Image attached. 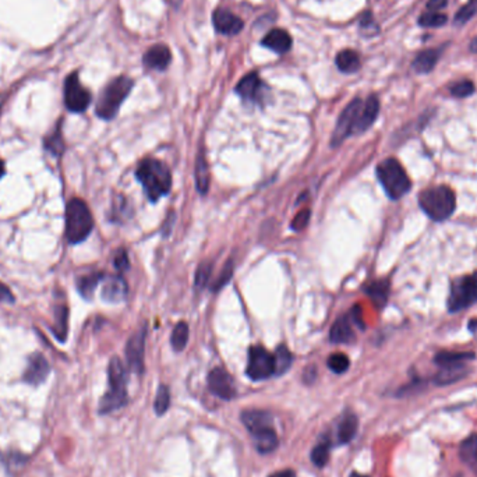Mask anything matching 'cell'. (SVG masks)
I'll return each mask as SVG.
<instances>
[{
  "label": "cell",
  "mask_w": 477,
  "mask_h": 477,
  "mask_svg": "<svg viewBox=\"0 0 477 477\" xmlns=\"http://www.w3.org/2000/svg\"><path fill=\"white\" fill-rule=\"evenodd\" d=\"M335 63H337L338 69L342 73H347V74L356 73L358 69H360V65H361L358 53L355 51H352V49H347V51L340 52L337 55Z\"/></svg>",
  "instance_id": "484cf974"
},
{
  "label": "cell",
  "mask_w": 477,
  "mask_h": 477,
  "mask_svg": "<svg viewBox=\"0 0 477 477\" xmlns=\"http://www.w3.org/2000/svg\"><path fill=\"white\" fill-rule=\"evenodd\" d=\"M330 458V443L328 440H321L311 451V462L317 468H324Z\"/></svg>",
  "instance_id": "d6a6232c"
},
{
  "label": "cell",
  "mask_w": 477,
  "mask_h": 477,
  "mask_svg": "<svg viewBox=\"0 0 477 477\" xmlns=\"http://www.w3.org/2000/svg\"><path fill=\"white\" fill-rule=\"evenodd\" d=\"M309 215H310V211L309 210H304V211H302L297 217H296V220H295V222H293V229H302V228H304L306 227V224H307V221H309Z\"/></svg>",
  "instance_id": "ee69618b"
},
{
  "label": "cell",
  "mask_w": 477,
  "mask_h": 477,
  "mask_svg": "<svg viewBox=\"0 0 477 477\" xmlns=\"http://www.w3.org/2000/svg\"><path fill=\"white\" fill-rule=\"evenodd\" d=\"M254 445L260 454H269L278 445V436L274 427H267L251 434Z\"/></svg>",
  "instance_id": "44dd1931"
},
{
  "label": "cell",
  "mask_w": 477,
  "mask_h": 477,
  "mask_svg": "<svg viewBox=\"0 0 477 477\" xmlns=\"http://www.w3.org/2000/svg\"><path fill=\"white\" fill-rule=\"evenodd\" d=\"M170 51L165 45H155L144 55V65L152 70H165L170 63Z\"/></svg>",
  "instance_id": "d6986e66"
},
{
  "label": "cell",
  "mask_w": 477,
  "mask_h": 477,
  "mask_svg": "<svg viewBox=\"0 0 477 477\" xmlns=\"http://www.w3.org/2000/svg\"><path fill=\"white\" fill-rule=\"evenodd\" d=\"M327 364H328L331 371H334L337 374H342V372H345L349 368L351 361H349L348 356L344 355V354H334V355H331L328 358Z\"/></svg>",
  "instance_id": "f35d334b"
},
{
  "label": "cell",
  "mask_w": 477,
  "mask_h": 477,
  "mask_svg": "<svg viewBox=\"0 0 477 477\" xmlns=\"http://www.w3.org/2000/svg\"><path fill=\"white\" fill-rule=\"evenodd\" d=\"M275 360V374L281 375L289 370L292 365V354L286 347H279L274 355Z\"/></svg>",
  "instance_id": "836d02e7"
},
{
  "label": "cell",
  "mask_w": 477,
  "mask_h": 477,
  "mask_svg": "<svg viewBox=\"0 0 477 477\" xmlns=\"http://www.w3.org/2000/svg\"><path fill=\"white\" fill-rule=\"evenodd\" d=\"M247 375L253 381H261L269 378L275 374V360L274 355L261 347H251L248 349L247 360Z\"/></svg>",
  "instance_id": "ba28073f"
},
{
  "label": "cell",
  "mask_w": 477,
  "mask_h": 477,
  "mask_svg": "<svg viewBox=\"0 0 477 477\" xmlns=\"http://www.w3.org/2000/svg\"><path fill=\"white\" fill-rule=\"evenodd\" d=\"M448 4V0H429L427 11H440Z\"/></svg>",
  "instance_id": "f6af8a7d"
},
{
  "label": "cell",
  "mask_w": 477,
  "mask_h": 477,
  "mask_svg": "<svg viewBox=\"0 0 477 477\" xmlns=\"http://www.w3.org/2000/svg\"><path fill=\"white\" fill-rule=\"evenodd\" d=\"M367 295L377 307H384L389 295V283L387 281L372 282L367 288Z\"/></svg>",
  "instance_id": "f1b7e54d"
},
{
  "label": "cell",
  "mask_w": 477,
  "mask_h": 477,
  "mask_svg": "<svg viewBox=\"0 0 477 477\" xmlns=\"http://www.w3.org/2000/svg\"><path fill=\"white\" fill-rule=\"evenodd\" d=\"M4 175V163H3V161L0 159V177Z\"/></svg>",
  "instance_id": "f907efd6"
},
{
  "label": "cell",
  "mask_w": 477,
  "mask_h": 477,
  "mask_svg": "<svg viewBox=\"0 0 477 477\" xmlns=\"http://www.w3.org/2000/svg\"><path fill=\"white\" fill-rule=\"evenodd\" d=\"M475 90H476L475 84L471 80L458 81L450 88L452 97H455V98H468L475 93Z\"/></svg>",
  "instance_id": "74e56055"
},
{
  "label": "cell",
  "mask_w": 477,
  "mask_h": 477,
  "mask_svg": "<svg viewBox=\"0 0 477 477\" xmlns=\"http://www.w3.org/2000/svg\"><path fill=\"white\" fill-rule=\"evenodd\" d=\"M378 114H379V101L375 95H371L367 98L365 102H363L356 124L354 127V134H361L365 130H368L377 119Z\"/></svg>",
  "instance_id": "9a60e30c"
},
{
  "label": "cell",
  "mask_w": 477,
  "mask_h": 477,
  "mask_svg": "<svg viewBox=\"0 0 477 477\" xmlns=\"http://www.w3.org/2000/svg\"><path fill=\"white\" fill-rule=\"evenodd\" d=\"M94 228L93 214L81 199H73L66 207V238L77 244L90 236Z\"/></svg>",
  "instance_id": "3957f363"
},
{
  "label": "cell",
  "mask_w": 477,
  "mask_h": 477,
  "mask_svg": "<svg viewBox=\"0 0 477 477\" xmlns=\"http://www.w3.org/2000/svg\"><path fill=\"white\" fill-rule=\"evenodd\" d=\"M208 387L214 395L224 401H231L236 396L235 381L224 368L217 367L208 374Z\"/></svg>",
  "instance_id": "8fae6325"
},
{
  "label": "cell",
  "mask_w": 477,
  "mask_h": 477,
  "mask_svg": "<svg viewBox=\"0 0 477 477\" xmlns=\"http://www.w3.org/2000/svg\"><path fill=\"white\" fill-rule=\"evenodd\" d=\"M49 364L46 361V358H43L39 354L32 355L31 358H28V365L25 368V374H24V379L28 384L32 385H38L41 382H43L49 374Z\"/></svg>",
  "instance_id": "e0dca14e"
},
{
  "label": "cell",
  "mask_w": 477,
  "mask_h": 477,
  "mask_svg": "<svg viewBox=\"0 0 477 477\" xmlns=\"http://www.w3.org/2000/svg\"><path fill=\"white\" fill-rule=\"evenodd\" d=\"M469 1H471L472 4H475V6L477 7V0H469Z\"/></svg>",
  "instance_id": "f5cc1de1"
},
{
  "label": "cell",
  "mask_w": 477,
  "mask_h": 477,
  "mask_svg": "<svg viewBox=\"0 0 477 477\" xmlns=\"http://www.w3.org/2000/svg\"><path fill=\"white\" fill-rule=\"evenodd\" d=\"M377 177L387 196L392 200L402 199L412 187L406 170L394 158H388L377 166Z\"/></svg>",
  "instance_id": "277c9868"
},
{
  "label": "cell",
  "mask_w": 477,
  "mask_h": 477,
  "mask_svg": "<svg viewBox=\"0 0 477 477\" xmlns=\"http://www.w3.org/2000/svg\"><path fill=\"white\" fill-rule=\"evenodd\" d=\"M269 477H295V473L292 471H279L272 473Z\"/></svg>",
  "instance_id": "7dc6e473"
},
{
  "label": "cell",
  "mask_w": 477,
  "mask_h": 477,
  "mask_svg": "<svg viewBox=\"0 0 477 477\" xmlns=\"http://www.w3.org/2000/svg\"><path fill=\"white\" fill-rule=\"evenodd\" d=\"M469 330H471L472 334L477 335V318L476 320H472V321L469 323Z\"/></svg>",
  "instance_id": "c3c4849f"
},
{
  "label": "cell",
  "mask_w": 477,
  "mask_h": 477,
  "mask_svg": "<svg viewBox=\"0 0 477 477\" xmlns=\"http://www.w3.org/2000/svg\"><path fill=\"white\" fill-rule=\"evenodd\" d=\"M477 302V272L462 276L452 283L448 309L451 311H461L471 307Z\"/></svg>",
  "instance_id": "52a82bcc"
},
{
  "label": "cell",
  "mask_w": 477,
  "mask_h": 477,
  "mask_svg": "<svg viewBox=\"0 0 477 477\" xmlns=\"http://www.w3.org/2000/svg\"><path fill=\"white\" fill-rule=\"evenodd\" d=\"M445 22H447V15L440 13V11H426L419 18V24L422 27H427V28L443 27Z\"/></svg>",
  "instance_id": "d590c367"
},
{
  "label": "cell",
  "mask_w": 477,
  "mask_h": 477,
  "mask_svg": "<svg viewBox=\"0 0 477 477\" xmlns=\"http://www.w3.org/2000/svg\"><path fill=\"white\" fill-rule=\"evenodd\" d=\"M330 340L332 344H349L355 340V332L348 317H341L331 328Z\"/></svg>",
  "instance_id": "7402d4cb"
},
{
  "label": "cell",
  "mask_w": 477,
  "mask_h": 477,
  "mask_svg": "<svg viewBox=\"0 0 477 477\" xmlns=\"http://www.w3.org/2000/svg\"><path fill=\"white\" fill-rule=\"evenodd\" d=\"M419 206L430 220L437 222L445 221L457 208L455 193L447 186L426 189L419 196Z\"/></svg>",
  "instance_id": "7a4b0ae2"
},
{
  "label": "cell",
  "mask_w": 477,
  "mask_h": 477,
  "mask_svg": "<svg viewBox=\"0 0 477 477\" xmlns=\"http://www.w3.org/2000/svg\"><path fill=\"white\" fill-rule=\"evenodd\" d=\"M213 21L215 29L224 35H236L243 29L241 18L225 8L215 10L213 14Z\"/></svg>",
  "instance_id": "5bb4252c"
},
{
  "label": "cell",
  "mask_w": 477,
  "mask_h": 477,
  "mask_svg": "<svg viewBox=\"0 0 477 477\" xmlns=\"http://www.w3.org/2000/svg\"><path fill=\"white\" fill-rule=\"evenodd\" d=\"M154 406H155L156 415H159V416L165 415L166 410L169 409V406H170V392H169V388L166 385H161L158 388Z\"/></svg>",
  "instance_id": "8d00e7d4"
},
{
  "label": "cell",
  "mask_w": 477,
  "mask_h": 477,
  "mask_svg": "<svg viewBox=\"0 0 477 477\" xmlns=\"http://www.w3.org/2000/svg\"><path fill=\"white\" fill-rule=\"evenodd\" d=\"M194 177H196L197 190L201 194H206L208 192V187H210V170H208V165H207V161H206V156L203 155V152L197 158L196 169H194Z\"/></svg>",
  "instance_id": "4316f807"
},
{
  "label": "cell",
  "mask_w": 477,
  "mask_h": 477,
  "mask_svg": "<svg viewBox=\"0 0 477 477\" xmlns=\"http://www.w3.org/2000/svg\"><path fill=\"white\" fill-rule=\"evenodd\" d=\"M114 264H115V268L118 271H126L128 268L130 262H128V254H127L126 250L120 248L119 251L116 253V255H115Z\"/></svg>",
  "instance_id": "7bdbcfd3"
},
{
  "label": "cell",
  "mask_w": 477,
  "mask_h": 477,
  "mask_svg": "<svg viewBox=\"0 0 477 477\" xmlns=\"http://www.w3.org/2000/svg\"><path fill=\"white\" fill-rule=\"evenodd\" d=\"M210 276H211V264L204 262V264L199 268V271H197V274H196V285H197L199 288L206 286L207 282H208V279H210Z\"/></svg>",
  "instance_id": "60d3db41"
},
{
  "label": "cell",
  "mask_w": 477,
  "mask_h": 477,
  "mask_svg": "<svg viewBox=\"0 0 477 477\" xmlns=\"http://www.w3.org/2000/svg\"><path fill=\"white\" fill-rule=\"evenodd\" d=\"M69 313H67V307L65 306H60L56 311H55V328H53V332L55 335L59 338V341H65L66 335H67V317Z\"/></svg>",
  "instance_id": "e575fe53"
},
{
  "label": "cell",
  "mask_w": 477,
  "mask_h": 477,
  "mask_svg": "<svg viewBox=\"0 0 477 477\" xmlns=\"http://www.w3.org/2000/svg\"><path fill=\"white\" fill-rule=\"evenodd\" d=\"M145 337L147 330L140 328L127 342L126 345V358L128 368L137 374H141L144 370V351H145Z\"/></svg>",
  "instance_id": "7c38bea8"
},
{
  "label": "cell",
  "mask_w": 477,
  "mask_h": 477,
  "mask_svg": "<svg viewBox=\"0 0 477 477\" xmlns=\"http://www.w3.org/2000/svg\"><path fill=\"white\" fill-rule=\"evenodd\" d=\"M101 296L108 303H120L127 297V283L120 275L104 278Z\"/></svg>",
  "instance_id": "2e32d148"
},
{
  "label": "cell",
  "mask_w": 477,
  "mask_h": 477,
  "mask_svg": "<svg viewBox=\"0 0 477 477\" xmlns=\"http://www.w3.org/2000/svg\"><path fill=\"white\" fill-rule=\"evenodd\" d=\"M477 7L475 4H472L471 1L468 4H465L455 15V22L462 25V24H466L469 20H472L475 15H476Z\"/></svg>",
  "instance_id": "ab89813d"
},
{
  "label": "cell",
  "mask_w": 477,
  "mask_h": 477,
  "mask_svg": "<svg viewBox=\"0 0 477 477\" xmlns=\"http://www.w3.org/2000/svg\"><path fill=\"white\" fill-rule=\"evenodd\" d=\"M261 43H262V46L276 52L278 55H283L288 51H290V48H292V38H290V35L286 31L275 28V29H271L262 38Z\"/></svg>",
  "instance_id": "ac0fdd59"
},
{
  "label": "cell",
  "mask_w": 477,
  "mask_h": 477,
  "mask_svg": "<svg viewBox=\"0 0 477 477\" xmlns=\"http://www.w3.org/2000/svg\"><path fill=\"white\" fill-rule=\"evenodd\" d=\"M241 422L250 434L267 427H272V416L262 410H246L241 415Z\"/></svg>",
  "instance_id": "ffe728a7"
},
{
  "label": "cell",
  "mask_w": 477,
  "mask_h": 477,
  "mask_svg": "<svg viewBox=\"0 0 477 477\" xmlns=\"http://www.w3.org/2000/svg\"><path fill=\"white\" fill-rule=\"evenodd\" d=\"M349 477H367V476H363V475H360V473H352L351 476Z\"/></svg>",
  "instance_id": "816d5d0a"
},
{
  "label": "cell",
  "mask_w": 477,
  "mask_h": 477,
  "mask_svg": "<svg viewBox=\"0 0 477 477\" xmlns=\"http://www.w3.org/2000/svg\"><path fill=\"white\" fill-rule=\"evenodd\" d=\"M91 104L90 91L80 83L79 73H72L65 81V105L70 112H84Z\"/></svg>",
  "instance_id": "9c48e42d"
},
{
  "label": "cell",
  "mask_w": 477,
  "mask_h": 477,
  "mask_svg": "<svg viewBox=\"0 0 477 477\" xmlns=\"http://www.w3.org/2000/svg\"><path fill=\"white\" fill-rule=\"evenodd\" d=\"M459 454L462 461L477 473V434L462 443Z\"/></svg>",
  "instance_id": "f546056e"
},
{
  "label": "cell",
  "mask_w": 477,
  "mask_h": 477,
  "mask_svg": "<svg viewBox=\"0 0 477 477\" xmlns=\"http://www.w3.org/2000/svg\"><path fill=\"white\" fill-rule=\"evenodd\" d=\"M471 52L477 53V36H475V38H473V41L471 42Z\"/></svg>",
  "instance_id": "681fc988"
},
{
  "label": "cell",
  "mask_w": 477,
  "mask_h": 477,
  "mask_svg": "<svg viewBox=\"0 0 477 477\" xmlns=\"http://www.w3.org/2000/svg\"><path fill=\"white\" fill-rule=\"evenodd\" d=\"M475 358V354L469 352H440L434 361L440 367H450V365H461L465 364L466 361Z\"/></svg>",
  "instance_id": "83f0119b"
},
{
  "label": "cell",
  "mask_w": 477,
  "mask_h": 477,
  "mask_svg": "<svg viewBox=\"0 0 477 477\" xmlns=\"http://www.w3.org/2000/svg\"><path fill=\"white\" fill-rule=\"evenodd\" d=\"M102 279H104V275H102V274H90V275H86V276L80 278L79 282H77L79 292L81 293L83 297L90 299V297L94 295L95 288L98 286V283H100Z\"/></svg>",
  "instance_id": "4dcf8cb0"
},
{
  "label": "cell",
  "mask_w": 477,
  "mask_h": 477,
  "mask_svg": "<svg viewBox=\"0 0 477 477\" xmlns=\"http://www.w3.org/2000/svg\"><path fill=\"white\" fill-rule=\"evenodd\" d=\"M135 177L141 183L148 200L152 203H156L170 192L172 175L169 168L161 161H142L135 170Z\"/></svg>",
  "instance_id": "6da1fadb"
},
{
  "label": "cell",
  "mask_w": 477,
  "mask_h": 477,
  "mask_svg": "<svg viewBox=\"0 0 477 477\" xmlns=\"http://www.w3.org/2000/svg\"><path fill=\"white\" fill-rule=\"evenodd\" d=\"M358 420L354 413H347L338 426V441L341 444L351 443L358 433Z\"/></svg>",
  "instance_id": "cb8c5ba5"
},
{
  "label": "cell",
  "mask_w": 477,
  "mask_h": 477,
  "mask_svg": "<svg viewBox=\"0 0 477 477\" xmlns=\"http://www.w3.org/2000/svg\"><path fill=\"white\" fill-rule=\"evenodd\" d=\"M361 107H363V101L360 98H356L344 109L332 134V142H331L332 147L341 145L345 138L354 134V127L356 124Z\"/></svg>",
  "instance_id": "30bf717a"
},
{
  "label": "cell",
  "mask_w": 477,
  "mask_h": 477,
  "mask_svg": "<svg viewBox=\"0 0 477 477\" xmlns=\"http://www.w3.org/2000/svg\"><path fill=\"white\" fill-rule=\"evenodd\" d=\"M232 274H234V267H232V264L229 262V264H227V267H225L224 271L221 272L220 278L215 281V285H214L213 289H214V290H218V289H221L222 286H225V285L228 283V281L231 279Z\"/></svg>",
  "instance_id": "b9f144b4"
},
{
  "label": "cell",
  "mask_w": 477,
  "mask_h": 477,
  "mask_svg": "<svg viewBox=\"0 0 477 477\" xmlns=\"http://www.w3.org/2000/svg\"><path fill=\"white\" fill-rule=\"evenodd\" d=\"M172 347L176 352H180L186 348L187 342H189V325L186 323H179L173 332H172V338H170Z\"/></svg>",
  "instance_id": "1f68e13d"
},
{
  "label": "cell",
  "mask_w": 477,
  "mask_h": 477,
  "mask_svg": "<svg viewBox=\"0 0 477 477\" xmlns=\"http://www.w3.org/2000/svg\"><path fill=\"white\" fill-rule=\"evenodd\" d=\"M109 389L100 403V413L107 415L123 408L127 402L126 370L119 358H114L108 367Z\"/></svg>",
  "instance_id": "5b68a950"
},
{
  "label": "cell",
  "mask_w": 477,
  "mask_h": 477,
  "mask_svg": "<svg viewBox=\"0 0 477 477\" xmlns=\"http://www.w3.org/2000/svg\"><path fill=\"white\" fill-rule=\"evenodd\" d=\"M264 84L257 73H250L241 79L236 87V93L243 101L251 104H261L264 100Z\"/></svg>",
  "instance_id": "4fadbf2b"
},
{
  "label": "cell",
  "mask_w": 477,
  "mask_h": 477,
  "mask_svg": "<svg viewBox=\"0 0 477 477\" xmlns=\"http://www.w3.org/2000/svg\"><path fill=\"white\" fill-rule=\"evenodd\" d=\"M0 300L3 302H13V295L7 286L0 283Z\"/></svg>",
  "instance_id": "bcb514c9"
},
{
  "label": "cell",
  "mask_w": 477,
  "mask_h": 477,
  "mask_svg": "<svg viewBox=\"0 0 477 477\" xmlns=\"http://www.w3.org/2000/svg\"><path fill=\"white\" fill-rule=\"evenodd\" d=\"M131 88H133V80L126 76H120L118 79L112 80L100 95V100L95 108L97 115L101 119H114L119 112L120 105L128 97Z\"/></svg>",
  "instance_id": "8992f818"
},
{
  "label": "cell",
  "mask_w": 477,
  "mask_h": 477,
  "mask_svg": "<svg viewBox=\"0 0 477 477\" xmlns=\"http://www.w3.org/2000/svg\"><path fill=\"white\" fill-rule=\"evenodd\" d=\"M438 59H440V51L438 49H426L416 56L412 67L419 74H427L436 67Z\"/></svg>",
  "instance_id": "603a6c76"
},
{
  "label": "cell",
  "mask_w": 477,
  "mask_h": 477,
  "mask_svg": "<svg viewBox=\"0 0 477 477\" xmlns=\"http://www.w3.org/2000/svg\"><path fill=\"white\" fill-rule=\"evenodd\" d=\"M466 375H468V368L465 367V364L441 367V371L436 375V382L438 385H450L452 382L462 379Z\"/></svg>",
  "instance_id": "d4e9b609"
}]
</instances>
